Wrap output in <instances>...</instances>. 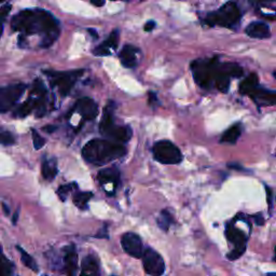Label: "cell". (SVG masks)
<instances>
[{"mask_svg":"<svg viewBox=\"0 0 276 276\" xmlns=\"http://www.w3.org/2000/svg\"><path fill=\"white\" fill-rule=\"evenodd\" d=\"M125 153L126 149L122 144L107 140H92L82 148L84 160L95 165L110 163L122 157Z\"/></svg>","mask_w":276,"mask_h":276,"instance_id":"2","label":"cell"},{"mask_svg":"<svg viewBox=\"0 0 276 276\" xmlns=\"http://www.w3.org/2000/svg\"><path fill=\"white\" fill-rule=\"evenodd\" d=\"M154 160L164 165H176L183 161L179 148L169 141L156 142L152 148Z\"/></svg>","mask_w":276,"mask_h":276,"instance_id":"5","label":"cell"},{"mask_svg":"<svg viewBox=\"0 0 276 276\" xmlns=\"http://www.w3.org/2000/svg\"><path fill=\"white\" fill-rule=\"evenodd\" d=\"M121 245L123 250L133 258H143L144 246L140 235L134 232H126L121 238Z\"/></svg>","mask_w":276,"mask_h":276,"instance_id":"10","label":"cell"},{"mask_svg":"<svg viewBox=\"0 0 276 276\" xmlns=\"http://www.w3.org/2000/svg\"><path fill=\"white\" fill-rule=\"evenodd\" d=\"M84 70L78 69L72 71H46V75H48L51 87H58V92L62 96H66V95L71 91V89L75 86L78 78L83 75Z\"/></svg>","mask_w":276,"mask_h":276,"instance_id":"6","label":"cell"},{"mask_svg":"<svg viewBox=\"0 0 276 276\" xmlns=\"http://www.w3.org/2000/svg\"><path fill=\"white\" fill-rule=\"evenodd\" d=\"M16 249L19 251L21 253V260H22L23 264L25 265V267H27L28 269H30L31 271L34 272H39V268H38V264L36 262V260L30 256V254L24 250L22 247H21L19 245H16Z\"/></svg>","mask_w":276,"mask_h":276,"instance_id":"25","label":"cell"},{"mask_svg":"<svg viewBox=\"0 0 276 276\" xmlns=\"http://www.w3.org/2000/svg\"><path fill=\"white\" fill-rule=\"evenodd\" d=\"M31 134H33V144H34V148L36 150L41 149L42 147L45 146L46 144V140L42 136H40V134L36 131V130H31Z\"/></svg>","mask_w":276,"mask_h":276,"instance_id":"31","label":"cell"},{"mask_svg":"<svg viewBox=\"0 0 276 276\" xmlns=\"http://www.w3.org/2000/svg\"><path fill=\"white\" fill-rule=\"evenodd\" d=\"M103 135H105L106 137L112 138L113 142L115 143L125 144L132 138L133 132L130 126H121V125L113 124Z\"/></svg>","mask_w":276,"mask_h":276,"instance_id":"13","label":"cell"},{"mask_svg":"<svg viewBox=\"0 0 276 276\" xmlns=\"http://www.w3.org/2000/svg\"><path fill=\"white\" fill-rule=\"evenodd\" d=\"M226 235L229 242H231L234 245V249L228 253V259L230 260H236L239 259L242 254L246 250V244H247V238L244 233L233 227L232 225H228L226 229Z\"/></svg>","mask_w":276,"mask_h":276,"instance_id":"9","label":"cell"},{"mask_svg":"<svg viewBox=\"0 0 276 276\" xmlns=\"http://www.w3.org/2000/svg\"><path fill=\"white\" fill-rule=\"evenodd\" d=\"M220 69L227 73L228 76L233 77V78H240L243 76V68L239 66L238 64L234 63H226V64H220Z\"/></svg>","mask_w":276,"mask_h":276,"instance_id":"24","label":"cell"},{"mask_svg":"<svg viewBox=\"0 0 276 276\" xmlns=\"http://www.w3.org/2000/svg\"><path fill=\"white\" fill-rule=\"evenodd\" d=\"M259 87V81L256 73L250 75L240 84V92L243 95H250L254 90Z\"/></svg>","mask_w":276,"mask_h":276,"instance_id":"22","label":"cell"},{"mask_svg":"<svg viewBox=\"0 0 276 276\" xmlns=\"http://www.w3.org/2000/svg\"><path fill=\"white\" fill-rule=\"evenodd\" d=\"M73 188H76V189L78 188V186H77L76 183H72V184H68V185H63V186H61V187L58 188V190H57V194H58V196L61 198V200H62V201H65L66 198H67V195H68V193L70 192V191H71Z\"/></svg>","mask_w":276,"mask_h":276,"instance_id":"30","label":"cell"},{"mask_svg":"<svg viewBox=\"0 0 276 276\" xmlns=\"http://www.w3.org/2000/svg\"><path fill=\"white\" fill-rule=\"evenodd\" d=\"M57 161L55 157H51V159H45L44 162H42L41 166V174L42 177H44L46 180H51L54 179L57 175Z\"/></svg>","mask_w":276,"mask_h":276,"instance_id":"19","label":"cell"},{"mask_svg":"<svg viewBox=\"0 0 276 276\" xmlns=\"http://www.w3.org/2000/svg\"><path fill=\"white\" fill-rule=\"evenodd\" d=\"M113 112H114V103L109 102L108 105L106 106V108L104 110L103 118L100 123V132L104 134L107 131L109 127H111L114 123V118H113Z\"/></svg>","mask_w":276,"mask_h":276,"instance_id":"20","label":"cell"},{"mask_svg":"<svg viewBox=\"0 0 276 276\" xmlns=\"http://www.w3.org/2000/svg\"><path fill=\"white\" fill-rule=\"evenodd\" d=\"M155 26H156V24H155L154 21H148V22L145 24L144 29H145V31H151L154 29Z\"/></svg>","mask_w":276,"mask_h":276,"instance_id":"35","label":"cell"},{"mask_svg":"<svg viewBox=\"0 0 276 276\" xmlns=\"http://www.w3.org/2000/svg\"><path fill=\"white\" fill-rule=\"evenodd\" d=\"M219 63L217 58L213 60H196L191 64V70L194 81L201 88L209 89L213 82H215L216 73Z\"/></svg>","mask_w":276,"mask_h":276,"instance_id":"4","label":"cell"},{"mask_svg":"<svg viewBox=\"0 0 276 276\" xmlns=\"http://www.w3.org/2000/svg\"><path fill=\"white\" fill-rule=\"evenodd\" d=\"M143 265L146 274L162 276L165 272V262L162 256L151 247H147L143 254Z\"/></svg>","mask_w":276,"mask_h":276,"instance_id":"8","label":"cell"},{"mask_svg":"<svg viewBox=\"0 0 276 276\" xmlns=\"http://www.w3.org/2000/svg\"><path fill=\"white\" fill-rule=\"evenodd\" d=\"M268 276H276V273H272V274H269Z\"/></svg>","mask_w":276,"mask_h":276,"instance_id":"44","label":"cell"},{"mask_svg":"<svg viewBox=\"0 0 276 276\" xmlns=\"http://www.w3.org/2000/svg\"><path fill=\"white\" fill-rule=\"evenodd\" d=\"M15 269L14 263L9 260L5 254H3L2 260V268H0V276H12Z\"/></svg>","mask_w":276,"mask_h":276,"instance_id":"28","label":"cell"},{"mask_svg":"<svg viewBox=\"0 0 276 276\" xmlns=\"http://www.w3.org/2000/svg\"><path fill=\"white\" fill-rule=\"evenodd\" d=\"M275 261H276V250H275Z\"/></svg>","mask_w":276,"mask_h":276,"instance_id":"46","label":"cell"},{"mask_svg":"<svg viewBox=\"0 0 276 276\" xmlns=\"http://www.w3.org/2000/svg\"><path fill=\"white\" fill-rule=\"evenodd\" d=\"M80 276H100V262L94 254H88L82 260Z\"/></svg>","mask_w":276,"mask_h":276,"instance_id":"16","label":"cell"},{"mask_svg":"<svg viewBox=\"0 0 276 276\" xmlns=\"http://www.w3.org/2000/svg\"><path fill=\"white\" fill-rule=\"evenodd\" d=\"M98 182L101 185H107V184H113L114 188L118 186L120 180V172L114 167L104 168L98 172L97 175Z\"/></svg>","mask_w":276,"mask_h":276,"instance_id":"18","label":"cell"},{"mask_svg":"<svg viewBox=\"0 0 276 276\" xmlns=\"http://www.w3.org/2000/svg\"><path fill=\"white\" fill-rule=\"evenodd\" d=\"M33 109H34L33 103L30 102V100H28L19 106L17 110L15 111V115L18 116V118H25V116H27Z\"/></svg>","mask_w":276,"mask_h":276,"instance_id":"29","label":"cell"},{"mask_svg":"<svg viewBox=\"0 0 276 276\" xmlns=\"http://www.w3.org/2000/svg\"><path fill=\"white\" fill-rule=\"evenodd\" d=\"M91 4L95 7H103L105 5V2H91Z\"/></svg>","mask_w":276,"mask_h":276,"instance_id":"41","label":"cell"},{"mask_svg":"<svg viewBox=\"0 0 276 276\" xmlns=\"http://www.w3.org/2000/svg\"><path fill=\"white\" fill-rule=\"evenodd\" d=\"M265 189H267V198H268V203L269 205L271 206L272 204V201H273V191L269 188V187H265Z\"/></svg>","mask_w":276,"mask_h":276,"instance_id":"36","label":"cell"},{"mask_svg":"<svg viewBox=\"0 0 276 276\" xmlns=\"http://www.w3.org/2000/svg\"><path fill=\"white\" fill-rule=\"evenodd\" d=\"M73 110H76L83 120L92 121L98 115V105L92 98L82 97L76 102Z\"/></svg>","mask_w":276,"mask_h":276,"instance_id":"11","label":"cell"},{"mask_svg":"<svg viewBox=\"0 0 276 276\" xmlns=\"http://www.w3.org/2000/svg\"><path fill=\"white\" fill-rule=\"evenodd\" d=\"M3 208H4V211H5L6 216H9L10 215V209L8 208V206L5 203H3Z\"/></svg>","mask_w":276,"mask_h":276,"instance_id":"42","label":"cell"},{"mask_svg":"<svg viewBox=\"0 0 276 276\" xmlns=\"http://www.w3.org/2000/svg\"><path fill=\"white\" fill-rule=\"evenodd\" d=\"M18 216H19V208L16 209V211H15L14 215H13V218H12V224L13 225H16V222L18 220Z\"/></svg>","mask_w":276,"mask_h":276,"instance_id":"40","label":"cell"},{"mask_svg":"<svg viewBox=\"0 0 276 276\" xmlns=\"http://www.w3.org/2000/svg\"><path fill=\"white\" fill-rule=\"evenodd\" d=\"M93 193L92 192H78L73 195V204H75L80 209L88 208V203L92 199Z\"/></svg>","mask_w":276,"mask_h":276,"instance_id":"27","label":"cell"},{"mask_svg":"<svg viewBox=\"0 0 276 276\" xmlns=\"http://www.w3.org/2000/svg\"><path fill=\"white\" fill-rule=\"evenodd\" d=\"M26 90V86L23 83L11 84V86L3 87L0 90V111L3 113L11 109L17 103V101L22 97Z\"/></svg>","mask_w":276,"mask_h":276,"instance_id":"7","label":"cell"},{"mask_svg":"<svg viewBox=\"0 0 276 276\" xmlns=\"http://www.w3.org/2000/svg\"><path fill=\"white\" fill-rule=\"evenodd\" d=\"M63 262V270L67 276H77L78 253L75 245H69L64 248Z\"/></svg>","mask_w":276,"mask_h":276,"instance_id":"12","label":"cell"},{"mask_svg":"<svg viewBox=\"0 0 276 276\" xmlns=\"http://www.w3.org/2000/svg\"><path fill=\"white\" fill-rule=\"evenodd\" d=\"M95 236H96L97 239H109V235H108V231H107V226H104L102 229H101V231L97 233V234L96 235H95Z\"/></svg>","mask_w":276,"mask_h":276,"instance_id":"33","label":"cell"},{"mask_svg":"<svg viewBox=\"0 0 276 276\" xmlns=\"http://www.w3.org/2000/svg\"><path fill=\"white\" fill-rule=\"evenodd\" d=\"M242 130H243V127L241 123L232 125L224 133V135L221 136L220 142L226 143V144H235L239 140V137L242 134Z\"/></svg>","mask_w":276,"mask_h":276,"instance_id":"21","label":"cell"},{"mask_svg":"<svg viewBox=\"0 0 276 276\" xmlns=\"http://www.w3.org/2000/svg\"><path fill=\"white\" fill-rule=\"evenodd\" d=\"M173 222H174V218H173L172 214L169 213L167 209H163L161 211L160 216L156 218V224H157L159 228H160L163 231H165V232L168 231L169 227L173 225Z\"/></svg>","mask_w":276,"mask_h":276,"instance_id":"26","label":"cell"},{"mask_svg":"<svg viewBox=\"0 0 276 276\" xmlns=\"http://www.w3.org/2000/svg\"><path fill=\"white\" fill-rule=\"evenodd\" d=\"M119 30H113L110 33L108 39L104 41L102 45L93 50V54L96 56H108L111 54V50H115L119 44Z\"/></svg>","mask_w":276,"mask_h":276,"instance_id":"14","label":"cell"},{"mask_svg":"<svg viewBox=\"0 0 276 276\" xmlns=\"http://www.w3.org/2000/svg\"><path fill=\"white\" fill-rule=\"evenodd\" d=\"M253 219H254V222H256V225L258 226H262L264 224V219L261 215H256L253 217Z\"/></svg>","mask_w":276,"mask_h":276,"instance_id":"38","label":"cell"},{"mask_svg":"<svg viewBox=\"0 0 276 276\" xmlns=\"http://www.w3.org/2000/svg\"><path fill=\"white\" fill-rule=\"evenodd\" d=\"M241 11L235 3H227L221 6L217 11L210 12L206 15L205 22L209 26L219 25L221 27L231 28L239 23Z\"/></svg>","mask_w":276,"mask_h":276,"instance_id":"3","label":"cell"},{"mask_svg":"<svg viewBox=\"0 0 276 276\" xmlns=\"http://www.w3.org/2000/svg\"><path fill=\"white\" fill-rule=\"evenodd\" d=\"M0 138H2V145L4 146H11L15 143V140L13 135L8 132V131H2V135H0Z\"/></svg>","mask_w":276,"mask_h":276,"instance_id":"32","label":"cell"},{"mask_svg":"<svg viewBox=\"0 0 276 276\" xmlns=\"http://www.w3.org/2000/svg\"><path fill=\"white\" fill-rule=\"evenodd\" d=\"M56 129H57V126L48 125V126L44 127V129H42V130H44V131H45V132H47V133H52V132H55V131H56Z\"/></svg>","mask_w":276,"mask_h":276,"instance_id":"39","label":"cell"},{"mask_svg":"<svg viewBox=\"0 0 276 276\" xmlns=\"http://www.w3.org/2000/svg\"><path fill=\"white\" fill-rule=\"evenodd\" d=\"M246 34L254 39L269 38L271 31L269 26L263 22H252L246 27Z\"/></svg>","mask_w":276,"mask_h":276,"instance_id":"17","label":"cell"},{"mask_svg":"<svg viewBox=\"0 0 276 276\" xmlns=\"http://www.w3.org/2000/svg\"><path fill=\"white\" fill-rule=\"evenodd\" d=\"M220 64L218 65L217 68V73H216V79H215V84L216 88L222 92V93H227L230 88V76H228L227 73H225L220 69Z\"/></svg>","mask_w":276,"mask_h":276,"instance_id":"23","label":"cell"},{"mask_svg":"<svg viewBox=\"0 0 276 276\" xmlns=\"http://www.w3.org/2000/svg\"><path fill=\"white\" fill-rule=\"evenodd\" d=\"M88 31H89V33H91L92 34V36L95 38V39H96L98 36H97V31L96 30H94V29H88Z\"/></svg>","mask_w":276,"mask_h":276,"instance_id":"43","label":"cell"},{"mask_svg":"<svg viewBox=\"0 0 276 276\" xmlns=\"http://www.w3.org/2000/svg\"><path fill=\"white\" fill-rule=\"evenodd\" d=\"M141 50L131 46L126 45L123 47L121 53H120V60L121 64L126 68H135L138 64V54H140Z\"/></svg>","mask_w":276,"mask_h":276,"instance_id":"15","label":"cell"},{"mask_svg":"<svg viewBox=\"0 0 276 276\" xmlns=\"http://www.w3.org/2000/svg\"><path fill=\"white\" fill-rule=\"evenodd\" d=\"M11 8H12V6H11V5H9V4H7V5H5V6L2 7V19H3V23H4L5 18L7 17V15L9 14V12H10V10H11Z\"/></svg>","mask_w":276,"mask_h":276,"instance_id":"34","label":"cell"},{"mask_svg":"<svg viewBox=\"0 0 276 276\" xmlns=\"http://www.w3.org/2000/svg\"><path fill=\"white\" fill-rule=\"evenodd\" d=\"M11 27L25 35H41L40 47L45 49L54 44L61 33L55 16L40 8L26 9L15 14L11 19Z\"/></svg>","mask_w":276,"mask_h":276,"instance_id":"1","label":"cell"},{"mask_svg":"<svg viewBox=\"0 0 276 276\" xmlns=\"http://www.w3.org/2000/svg\"><path fill=\"white\" fill-rule=\"evenodd\" d=\"M273 76H274V77H275V79H276V71H274V72H273Z\"/></svg>","mask_w":276,"mask_h":276,"instance_id":"45","label":"cell"},{"mask_svg":"<svg viewBox=\"0 0 276 276\" xmlns=\"http://www.w3.org/2000/svg\"><path fill=\"white\" fill-rule=\"evenodd\" d=\"M149 104L152 106L155 103H157V98H156V94H154L153 92H149Z\"/></svg>","mask_w":276,"mask_h":276,"instance_id":"37","label":"cell"}]
</instances>
